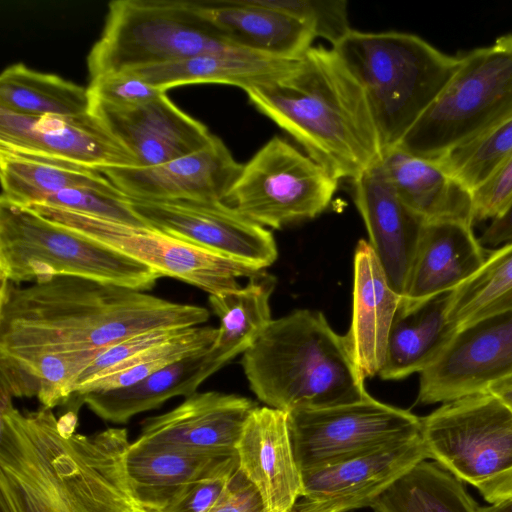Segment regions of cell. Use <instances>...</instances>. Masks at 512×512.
<instances>
[{
    "instance_id": "obj_1",
    "label": "cell",
    "mask_w": 512,
    "mask_h": 512,
    "mask_svg": "<svg viewBox=\"0 0 512 512\" xmlns=\"http://www.w3.org/2000/svg\"><path fill=\"white\" fill-rule=\"evenodd\" d=\"M51 408L21 412L1 394V512H149L126 468L125 428L74 432Z\"/></svg>"
},
{
    "instance_id": "obj_2",
    "label": "cell",
    "mask_w": 512,
    "mask_h": 512,
    "mask_svg": "<svg viewBox=\"0 0 512 512\" xmlns=\"http://www.w3.org/2000/svg\"><path fill=\"white\" fill-rule=\"evenodd\" d=\"M209 318L202 306L80 277L25 287L1 279L0 357L103 350L138 333L199 326Z\"/></svg>"
},
{
    "instance_id": "obj_3",
    "label": "cell",
    "mask_w": 512,
    "mask_h": 512,
    "mask_svg": "<svg viewBox=\"0 0 512 512\" xmlns=\"http://www.w3.org/2000/svg\"><path fill=\"white\" fill-rule=\"evenodd\" d=\"M244 91L337 180L353 181L381 159L364 90L332 48L311 46L291 69Z\"/></svg>"
},
{
    "instance_id": "obj_4",
    "label": "cell",
    "mask_w": 512,
    "mask_h": 512,
    "mask_svg": "<svg viewBox=\"0 0 512 512\" xmlns=\"http://www.w3.org/2000/svg\"><path fill=\"white\" fill-rule=\"evenodd\" d=\"M242 355L253 393L286 413L349 404L369 395L345 336L319 311L300 309L272 319Z\"/></svg>"
},
{
    "instance_id": "obj_5",
    "label": "cell",
    "mask_w": 512,
    "mask_h": 512,
    "mask_svg": "<svg viewBox=\"0 0 512 512\" xmlns=\"http://www.w3.org/2000/svg\"><path fill=\"white\" fill-rule=\"evenodd\" d=\"M331 48L364 90L382 154L398 145L459 66L458 55L399 31L352 29Z\"/></svg>"
},
{
    "instance_id": "obj_6",
    "label": "cell",
    "mask_w": 512,
    "mask_h": 512,
    "mask_svg": "<svg viewBox=\"0 0 512 512\" xmlns=\"http://www.w3.org/2000/svg\"><path fill=\"white\" fill-rule=\"evenodd\" d=\"M72 276L151 290V268L84 238L30 207L0 201V278L15 285Z\"/></svg>"
},
{
    "instance_id": "obj_7",
    "label": "cell",
    "mask_w": 512,
    "mask_h": 512,
    "mask_svg": "<svg viewBox=\"0 0 512 512\" xmlns=\"http://www.w3.org/2000/svg\"><path fill=\"white\" fill-rule=\"evenodd\" d=\"M458 57L453 77L396 147L435 161L512 116V34Z\"/></svg>"
},
{
    "instance_id": "obj_8",
    "label": "cell",
    "mask_w": 512,
    "mask_h": 512,
    "mask_svg": "<svg viewBox=\"0 0 512 512\" xmlns=\"http://www.w3.org/2000/svg\"><path fill=\"white\" fill-rule=\"evenodd\" d=\"M216 53L253 52L220 35L192 1L116 0L108 5L103 32L88 54L87 67L93 79Z\"/></svg>"
},
{
    "instance_id": "obj_9",
    "label": "cell",
    "mask_w": 512,
    "mask_h": 512,
    "mask_svg": "<svg viewBox=\"0 0 512 512\" xmlns=\"http://www.w3.org/2000/svg\"><path fill=\"white\" fill-rule=\"evenodd\" d=\"M30 208L84 238L151 268L161 277L183 281L209 296L236 291L241 288L239 278H251L263 271L146 224L135 225L46 205Z\"/></svg>"
},
{
    "instance_id": "obj_10",
    "label": "cell",
    "mask_w": 512,
    "mask_h": 512,
    "mask_svg": "<svg viewBox=\"0 0 512 512\" xmlns=\"http://www.w3.org/2000/svg\"><path fill=\"white\" fill-rule=\"evenodd\" d=\"M338 181L307 154L275 136L243 164L222 203L263 227L280 229L323 213Z\"/></svg>"
},
{
    "instance_id": "obj_11",
    "label": "cell",
    "mask_w": 512,
    "mask_h": 512,
    "mask_svg": "<svg viewBox=\"0 0 512 512\" xmlns=\"http://www.w3.org/2000/svg\"><path fill=\"white\" fill-rule=\"evenodd\" d=\"M421 439L427 458L474 487L512 469V410L488 391L421 418Z\"/></svg>"
},
{
    "instance_id": "obj_12",
    "label": "cell",
    "mask_w": 512,
    "mask_h": 512,
    "mask_svg": "<svg viewBox=\"0 0 512 512\" xmlns=\"http://www.w3.org/2000/svg\"><path fill=\"white\" fill-rule=\"evenodd\" d=\"M288 425L302 472L421 434L420 417L371 395L349 404L288 413Z\"/></svg>"
},
{
    "instance_id": "obj_13",
    "label": "cell",
    "mask_w": 512,
    "mask_h": 512,
    "mask_svg": "<svg viewBox=\"0 0 512 512\" xmlns=\"http://www.w3.org/2000/svg\"><path fill=\"white\" fill-rule=\"evenodd\" d=\"M128 200L144 224L182 241L258 270L277 259L272 233L222 202Z\"/></svg>"
},
{
    "instance_id": "obj_14",
    "label": "cell",
    "mask_w": 512,
    "mask_h": 512,
    "mask_svg": "<svg viewBox=\"0 0 512 512\" xmlns=\"http://www.w3.org/2000/svg\"><path fill=\"white\" fill-rule=\"evenodd\" d=\"M0 151L99 172L137 167L134 155L92 112L30 116L0 108Z\"/></svg>"
},
{
    "instance_id": "obj_15",
    "label": "cell",
    "mask_w": 512,
    "mask_h": 512,
    "mask_svg": "<svg viewBox=\"0 0 512 512\" xmlns=\"http://www.w3.org/2000/svg\"><path fill=\"white\" fill-rule=\"evenodd\" d=\"M426 459L420 434L302 472V494L290 512H350L371 507L397 479Z\"/></svg>"
},
{
    "instance_id": "obj_16",
    "label": "cell",
    "mask_w": 512,
    "mask_h": 512,
    "mask_svg": "<svg viewBox=\"0 0 512 512\" xmlns=\"http://www.w3.org/2000/svg\"><path fill=\"white\" fill-rule=\"evenodd\" d=\"M246 397L195 392L175 408L142 422L136 444L208 457H237L244 427L257 408Z\"/></svg>"
},
{
    "instance_id": "obj_17",
    "label": "cell",
    "mask_w": 512,
    "mask_h": 512,
    "mask_svg": "<svg viewBox=\"0 0 512 512\" xmlns=\"http://www.w3.org/2000/svg\"><path fill=\"white\" fill-rule=\"evenodd\" d=\"M512 373V312L482 320L456 334L441 356L420 373L417 402L444 403L486 391Z\"/></svg>"
},
{
    "instance_id": "obj_18",
    "label": "cell",
    "mask_w": 512,
    "mask_h": 512,
    "mask_svg": "<svg viewBox=\"0 0 512 512\" xmlns=\"http://www.w3.org/2000/svg\"><path fill=\"white\" fill-rule=\"evenodd\" d=\"M242 167L214 135L205 147L169 162L101 173L128 199L222 202Z\"/></svg>"
},
{
    "instance_id": "obj_19",
    "label": "cell",
    "mask_w": 512,
    "mask_h": 512,
    "mask_svg": "<svg viewBox=\"0 0 512 512\" xmlns=\"http://www.w3.org/2000/svg\"><path fill=\"white\" fill-rule=\"evenodd\" d=\"M92 113L134 155L137 167L160 165L205 147L214 137L166 95L133 108L92 105Z\"/></svg>"
},
{
    "instance_id": "obj_20",
    "label": "cell",
    "mask_w": 512,
    "mask_h": 512,
    "mask_svg": "<svg viewBox=\"0 0 512 512\" xmlns=\"http://www.w3.org/2000/svg\"><path fill=\"white\" fill-rule=\"evenodd\" d=\"M239 470L256 488L266 512H290L303 490L288 413L268 406L250 415L237 445Z\"/></svg>"
},
{
    "instance_id": "obj_21",
    "label": "cell",
    "mask_w": 512,
    "mask_h": 512,
    "mask_svg": "<svg viewBox=\"0 0 512 512\" xmlns=\"http://www.w3.org/2000/svg\"><path fill=\"white\" fill-rule=\"evenodd\" d=\"M352 182L368 243L392 288L402 296L425 222L399 199L380 160Z\"/></svg>"
},
{
    "instance_id": "obj_22",
    "label": "cell",
    "mask_w": 512,
    "mask_h": 512,
    "mask_svg": "<svg viewBox=\"0 0 512 512\" xmlns=\"http://www.w3.org/2000/svg\"><path fill=\"white\" fill-rule=\"evenodd\" d=\"M473 225L457 220L424 223L401 308L453 291L482 266L486 250L475 236Z\"/></svg>"
},
{
    "instance_id": "obj_23",
    "label": "cell",
    "mask_w": 512,
    "mask_h": 512,
    "mask_svg": "<svg viewBox=\"0 0 512 512\" xmlns=\"http://www.w3.org/2000/svg\"><path fill=\"white\" fill-rule=\"evenodd\" d=\"M401 302L374 250L359 240L354 254L352 320L344 335L352 359L365 380L378 375L388 337Z\"/></svg>"
},
{
    "instance_id": "obj_24",
    "label": "cell",
    "mask_w": 512,
    "mask_h": 512,
    "mask_svg": "<svg viewBox=\"0 0 512 512\" xmlns=\"http://www.w3.org/2000/svg\"><path fill=\"white\" fill-rule=\"evenodd\" d=\"M126 468L135 496L149 512H169L198 483L233 474L237 457H208L131 442Z\"/></svg>"
},
{
    "instance_id": "obj_25",
    "label": "cell",
    "mask_w": 512,
    "mask_h": 512,
    "mask_svg": "<svg viewBox=\"0 0 512 512\" xmlns=\"http://www.w3.org/2000/svg\"><path fill=\"white\" fill-rule=\"evenodd\" d=\"M197 12L235 45L265 56L301 57L315 38L298 20L259 0H196Z\"/></svg>"
},
{
    "instance_id": "obj_26",
    "label": "cell",
    "mask_w": 512,
    "mask_h": 512,
    "mask_svg": "<svg viewBox=\"0 0 512 512\" xmlns=\"http://www.w3.org/2000/svg\"><path fill=\"white\" fill-rule=\"evenodd\" d=\"M380 164L399 199L425 223H475L472 193L437 161L394 147L382 154Z\"/></svg>"
},
{
    "instance_id": "obj_27",
    "label": "cell",
    "mask_w": 512,
    "mask_h": 512,
    "mask_svg": "<svg viewBox=\"0 0 512 512\" xmlns=\"http://www.w3.org/2000/svg\"><path fill=\"white\" fill-rule=\"evenodd\" d=\"M206 352L187 357L131 386L77 395V403L87 405L105 421L125 424L135 415L156 409L173 397L186 398L197 392L217 372Z\"/></svg>"
},
{
    "instance_id": "obj_28",
    "label": "cell",
    "mask_w": 512,
    "mask_h": 512,
    "mask_svg": "<svg viewBox=\"0 0 512 512\" xmlns=\"http://www.w3.org/2000/svg\"><path fill=\"white\" fill-rule=\"evenodd\" d=\"M448 294L408 309L399 305L378 374L382 379L400 380L421 373L446 350L457 334L446 318Z\"/></svg>"
},
{
    "instance_id": "obj_29",
    "label": "cell",
    "mask_w": 512,
    "mask_h": 512,
    "mask_svg": "<svg viewBox=\"0 0 512 512\" xmlns=\"http://www.w3.org/2000/svg\"><path fill=\"white\" fill-rule=\"evenodd\" d=\"M299 59L253 53H216L129 71L163 92L198 83L228 84L245 90L288 71Z\"/></svg>"
},
{
    "instance_id": "obj_30",
    "label": "cell",
    "mask_w": 512,
    "mask_h": 512,
    "mask_svg": "<svg viewBox=\"0 0 512 512\" xmlns=\"http://www.w3.org/2000/svg\"><path fill=\"white\" fill-rule=\"evenodd\" d=\"M275 285V278L261 271L236 291L209 296L220 325L206 355L217 371L247 351L272 321L269 302Z\"/></svg>"
},
{
    "instance_id": "obj_31",
    "label": "cell",
    "mask_w": 512,
    "mask_h": 512,
    "mask_svg": "<svg viewBox=\"0 0 512 512\" xmlns=\"http://www.w3.org/2000/svg\"><path fill=\"white\" fill-rule=\"evenodd\" d=\"M102 350H57L0 357L1 394L36 397L41 406L64 404L79 375Z\"/></svg>"
},
{
    "instance_id": "obj_32",
    "label": "cell",
    "mask_w": 512,
    "mask_h": 512,
    "mask_svg": "<svg viewBox=\"0 0 512 512\" xmlns=\"http://www.w3.org/2000/svg\"><path fill=\"white\" fill-rule=\"evenodd\" d=\"M0 201L22 207L70 188L124 196L101 172L85 167L0 151ZM125 197V196H124Z\"/></svg>"
},
{
    "instance_id": "obj_33",
    "label": "cell",
    "mask_w": 512,
    "mask_h": 512,
    "mask_svg": "<svg viewBox=\"0 0 512 512\" xmlns=\"http://www.w3.org/2000/svg\"><path fill=\"white\" fill-rule=\"evenodd\" d=\"M0 108L30 116H74L91 113L92 101L88 88L18 63L0 75Z\"/></svg>"
},
{
    "instance_id": "obj_34",
    "label": "cell",
    "mask_w": 512,
    "mask_h": 512,
    "mask_svg": "<svg viewBox=\"0 0 512 512\" xmlns=\"http://www.w3.org/2000/svg\"><path fill=\"white\" fill-rule=\"evenodd\" d=\"M507 312H512V242L488 254L468 280L449 292L446 318L458 333Z\"/></svg>"
},
{
    "instance_id": "obj_35",
    "label": "cell",
    "mask_w": 512,
    "mask_h": 512,
    "mask_svg": "<svg viewBox=\"0 0 512 512\" xmlns=\"http://www.w3.org/2000/svg\"><path fill=\"white\" fill-rule=\"evenodd\" d=\"M374 512H478L461 480L423 460L397 479L371 505Z\"/></svg>"
},
{
    "instance_id": "obj_36",
    "label": "cell",
    "mask_w": 512,
    "mask_h": 512,
    "mask_svg": "<svg viewBox=\"0 0 512 512\" xmlns=\"http://www.w3.org/2000/svg\"><path fill=\"white\" fill-rule=\"evenodd\" d=\"M216 335L217 328L212 326L189 327L176 338L140 353L109 374L88 384L75 396L91 391H107L136 384L176 362L207 351L213 344Z\"/></svg>"
},
{
    "instance_id": "obj_37",
    "label": "cell",
    "mask_w": 512,
    "mask_h": 512,
    "mask_svg": "<svg viewBox=\"0 0 512 512\" xmlns=\"http://www.w3.org/2000/svg\"><path fill=\"white\" fill-rule=\"evenodd\" d=\"M512 157V116L437 161L472 194Z\"/></svg>"
},
{
    "instance_id": "obj_38",
    "label": "cell",
    "mask_w": 512,
    "mask_h": 512,
    "mask_svg": "<svg viewBox=\"0 0 512 512\" xmlns=\"http://www.w3.org/2000/svg\"><path fill=\"white\" fill-rule=\"evenodd\" d=\"M307 26L315 37L336 45L351 30L345 0H259Z\"/></svg>"
},
{
    "instance_id": "obj_39",
    "label": "cell",
    "mask_w": 512,
    "mask_h": 512,
    "mask_svg": "<svg viewBox=\"0 0 512 512\" xmlns=\"http://www.w3.org/2000/svg\"><path fill=\"white\" fill-rule=\"evenodd\" d=\"M186 329L187 328H167L150 330L135 334L106 347L76 379L73 385L72 397H74L85 386L109 374L126 361L154 346L176 338Z\"/></svg>"
},
{
    "instance_id": "obj_40",
    "label": "cell",
    "mask_w": 512,
    "mask_h": 512,
    "mask_svg": "<svg viewBox=\"0 0 512 512\" xmlns=\"http://www.w3.org/2000/svg\"><path fill=\"white\" fill-rule=\"evenodd\" d=\"M130 224H144L132 210L128 198L87 188H70L46 197L41 203Z\"/></svg>"
},
{
    "instance_id": "obj_41",
    "label": "cell",
    "mask_w": 512,
    "mask_h": 512,
    "mask_svg": "<svg viewBox=\"0 0 512 512\" xmlns=\"http://www.w3.org/2000/svg\"><path fill=\"white\" fill-rule=\"evenodd\" d=\"M88 90L92 105L120 109L140 106L164 93L130 71L104 74L90 79Z\"/></svg>"
},
{
    "instance_id": "obj_42",
    "label": "cell",
    "mask_w": 512,
    "mask_h": 512,
    "mask_svg": "<svg viewBox=\"0 0 512 512\" xmlns=\"http://www.w3.org/2000/svg\"><path fill=\"white\" fill-rule=\"evenodd\" d=\"M474 222L494 220L512 205V157L472 194Z\"/></svg>"
},
{
    "instance_id": "obj_43",
    "label": "cell",
    "mask_w": 512,
    "mask_h": 512,
    "mask_svg": "<svg viewBox=\"0 0 512 512\" xmlns=\"http://www.w3.org/2000/svg\"><path fill=\"white\" fill-rule=\"evenodd\" d=\"M208 512H266L260 494L239 468Z\"/></svg>"
},
{
    "instance_id": "obj_44",
    "label": "cell",
    "mask_w": 512,
    "mask_h": 512,
    "mask_svg": "<svg viewBox=\"0 0 512 512\" xmlns=\"http://www.w3.org/2000/svg\"><path fill=\"white\" fill-rule=\"evenodd\" d=\"M233 474L198 483L169 512H208L223 494Z\"/></svg>"
},
{
    "instance_id": "obj_45",
    "label": "cell",
    "mask_w": 512,
    "mask_h": 512,
    "mask_svg": "<svg viewBox=\"0 0 512 512\" xmlns=\"http://www.w3.org/2000/svg\"><path fill=\"white\" fill-rule=\"evenodd\" d=\"M479 242L484 248L485 246L498 248L512 242V205L501 216L490 221Z\"/></svg>"
},
{
    "instance_id": "obj_46",
    "label": "cell",
    "mask_w": 512,
    "mask_h": 512,
    "mask_svg": "<svg viewBox=\"0 0 512 512\" xmlns=\"http://www.w3.org/2000/svg\"><path fill=\"white\" fill-rule=\"evenodd\" d=\"M477 490L488 503L512 498V469L478 485Z\"/></svg>"
},
{
    "instance_id": "obj_47",
    "label": "cell",
    "mask_w": 512,
    "mask_h": 512,
    "mask_svg": "<svg viewBox=\"0 0 512 512\" xmlns=\"http://www.w3.org/2000/svg\"><path fill=\"white\" fill-rule=\"evenodd\" d=\"M486 391L512 410V373L491 382Z\"/></svg>"
},
{
    "instance_id": "obj_48",
    "label": "cell",
    "mask_w": 512,
    "mask_h": 512,
    "mask_svg": "<svg viewBox=\"0 0 512 512\" xmlns=\"http://www.w3.org/2000/svg\"><path fill=\"white\" fill-rule=\"evenodd\" d=\"M478 512H512V498L492 503L488 506H479Z\"/></svg>"
}]
</instances>
